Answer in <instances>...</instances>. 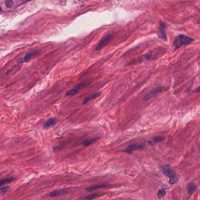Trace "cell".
I'll return each mask as SVG.
<instances>
[{"instance_id":"6da1fadb","label":"cell","mask_w":200,"mask_h":200,"mask_svg":"<svg viewBox=\"0 0 200 200\" xmlns=\"http://www.w3.org/2000/svg\"><path fill=\"white\" fill-rule=\"evenodd\" d=\"M194 40V39H192L189 36H187L186 35H178L174 40L173 47L174 48V50H175L183 46H187L192 44Z\"/></svg>"},{"instance_id":"7a4b0ae2","label":"cell","mask_w":200,"mask_h":200,"mask_svg":"<svg viewBox=\"0 0 200 200\" xmlns=\"http://www.w3.org/2000/svg\"><path fill=\"white\" fill-rule=\"evenodd\" d=\"M162 171L163 174H164L166 177L169 178V184L173 185L177 183L179 177L170 166L168 165L164 166L162 167Z\"/></svg>"},{"instance_id":"3957f363","label":"cell","mask_w":200,"mask_h":200,"mask_svg":"<svg viewBox=\"0 0 200 200\" xmlns=\"http://www.w3.org/2000/svg\"><path fill=\"white\" fill-rule=\"evenodd\" d=\"M144 147H145L144 144H132L131 145H129L127 148L123 150L122 151L124 152L127 153L129 154H131L136 150L143 149Z\"/></svg>"},{"instance_id":"277c9868","label":"cell","mask_w":200,"mask_h":200,"mask_svg":"<svg viewBox=\"0 0 200 200\" xmlns=\"http://www.w3.org/2000/svg\"><path fill=\"white\" fill-rule=\"evenodd\" d=\"M87 85H88L87 82H84V83H80L76 86H75V87L72 88L71 90H69L68 92H66V95L68 96H73L76 94L81 89H82L83 88L86 87Z\"/></svg>"},{"instance_id":"5b68a950","label":"cell","mask_w":200,"mask_h":200,"mask_svg":"<svg viewBox=\"0 0 200 200\" xmlns=\"http://www.w3.org/2000/svg\"><path fill=\"white\" fill-rule=\"evenodd\" d=\"M112 35L108 34L104 36V37L100 40V42L97 45L96 48V50H99L102 49V48H104V46L109 43L110 40L112 39Z\"/></svg>"},{"instance_id":"8992f818","label":"cell","mask_w":200,"mask_h":200,"mask_svg":"<svg viewBox=\"0 0 200 200\" xmlns=\"http://www.w3.org/2000/svg\"><path fill=\"white\" fill-rule=\"evenodd\" d=\"M163 90H164V87H158L154 89L152 92H148V94L145 96V97L143 98L144 101H147V100L152 98L153 97H155L158 93L163 92Z\"/></svg>"},{"instance_id":"52a82bcc","label":"cell","mask_w":200,"mask_h":200,"mask_svg":"<svg viewBox=\"0 0 200 200\" xmlns=\"http://www.w3.org/2000/svg\"><path fill=\"white\" fill-rule=\"evenodd\" d=\"M158 36L161 40L165 42L167 40L166 32H165V25L164 23L161 24V25L159 27V29L158 31Z\"/></svg>"},{"instance_id":"ba28073f","label":"cell","mask_w":200,"mask_h":200,"mask_svg":"<svg viewBox=\"0 0 200 200\" xmlns=\"http://www.w3.org/2000/svg\"><path fill=\"white\" fill-rule=\"evenodd\" d=\"M100 92H96L95 94H93L91 96L87 97V98H86L85 100H83L82 103L83 104H85L87 103L88 102H89L90 101L95 99L97 97L100 96Z\"/></svg>"},{"instance_id":"9c48e42d","label":"cell","mask_w":200,"mask_h":200,"mask_svg":"<svg viewBox=\"0 0 200 200\" xmlns=\"http://www.w3.org/2000/svg\"><path fill=\"white\" fill-rule=\"evenodd\" d=\"M56 123H57V120L55 119L50 118V119H48L47 122L45 123L44 126V128L48 129V128H49L50 127L55 125L56 124Z\"/></svg>"},{"instance_id":"30bf717a","label":"cell","mask_w":200,"mask_h":200,"mask_svg":"<svg viewBox=\"0 0 200 200\" xmlns=\"http://www.w3.org/2000/svg\"><path fill=\"white\" fill-rule=\"evenodd\" d=\"M109 186V185L108 184H98V185H96V186H91V187H89L86 188V190L88 192H92L94 190H96V189H99V188H104V187H107Z\"/></svg>"},{"instance_id":"8fae6325","label":"cell","mask_w":200,"mask_h":200,"mask_svg":"<svg viewBox=\"0 0 200 200\" xmlns=\"http://www.w3.org/2000/svg\"><path fill=\"white\" fill-rule=\"evenodd\" d=\"M66 192V190L65 189H62V190H55L53 192H51L49 194V196L51 197H54L56 196H59L61 194H63Z\"/></svg>"},{"instance_id":"7c38bea8","label":"cell","mask_w":200,"mask_h":200,"mask_svg":"<svg viewBox=\"0 0 200 200\" xmlns=\"http://www.w3.org/2000/svg\"><path fill=\"white\" fill-rule=\"evenodd\" d=\"M36 52H32V53H26V55H25V56L24 57L22 58V61H24V62H28V61H30L31 58L33 56H34L36 54Z\"/></svg>"},{"instance_id":"4fadbf2b","label":"cell","mask_w":200,"mask_h":200,"mask_svg":"<svg viewBox=\"0 0 200 200\" xmlns=\"http://www.w3.org/2000/svg\"><path fill=\"white\" fill-rule=\"evenodd\" d=\"M164 139V138L163 136H157V137H155V138H153L152 139H151L150 140H149L148 142V144H150L151 145H153L156 143L163 141Z\"/></svg>"},{"instance_id":"5bb4252c","label":"cell","mask_w":200,"mask_h":200,"mask_svg":"<svg viewBox=\"0 0 200 200\" xmlns=\"http://www.w3.org/2000/svg\"><path fill=\"white\" fill-rule=\"evenodd\" d=\"M187 189H188V193L190 196H192V194L194 192H196L197 187H196V186L194 184L191 183V184H190L188 186Z\"/></svg>"},{"instance_id":"9a60e30c","label":"cell","mask_w":200,"mask_h":200,"mask_svg":"<svg viewBox=\"0 0 200 200\" xmlns=\"http://www.w3.org/2000/svg\"><path fill=\"white\" fill-rule=\"evenodd\" d=\"M14 180V178L13 177L4 178V179H3V180H0V187L4 186L5 184H9V183L13 182Z\"/></svg>"},{"instance_id":"2e32d148","label":"cell","mask_w":200,"mask_h":200,"mask_svg":"<svg viewBox=\"0 0 200 200\" xmlns=\"http://www.w3.org/2000/svg\"><path fill=\"white\" fill-rule=\"evenodd\" d=\"M98 139H99V138H93V139H90V140H87L84 141V142H83L82 144L84 146H89V145H91V144H93V143L95 142L96 140H98Z\"/></svg>"},{"instance_id":"e0dca14e","label":"cell","mask_w":200,"mask_h":200,"mask_svg":"<svg viewBox=\"0 0 200 200\" xmlns=\"http://www.w3.org/2000/svg\"><path fill=\"white\" fill-rule=\"evenodd\" d=\"M165 194H166V192H165V190L161 189V190H160L158 192V193H157V197H158V198H163V197L165 196Z\"/></svg>"},{"instance_id":"ac0fdd59","label":"cell","mask_w":200,"mask_h":200,"mask_svg":"<svg viewBox=\"0 0 200 200\" xmlns=\"http://www.w3.org/2000/svg\"><path fill=\"white\" fill-rule=\"evenodd\" d=\"M9 188V186L0 187V194H5L8 191Z\"/></svg>"},{"instance_id":"d6986e66","label":"cell","mask_w":200,"mask_h":200,"mask_svg":"<svg viewBox=\"0 0 200 200\" xmlns=\"http://www.w3.org/2000/svg\"><path fill=\"white\" fill-rule=\"evenodd\" d=\"M99 196H100V194H98V193H94V194H91V195L86 196V199L91 200L92 199H93V198H96L97 197H98Z\"/></svg>"},{"instance_id":"ffe728a7","label":"cell","mask_w":200,"mask_h":200,"mask_svg":"<svg viewBox=\"0 0 200 200\" xmlns=\"http://www.w3.org/2000/svg\"><path fill=\"white\" fill-rule=\"evenodd\" d=\"M0 11H1V8H0Z\"/></svg>"}]
</instances>
